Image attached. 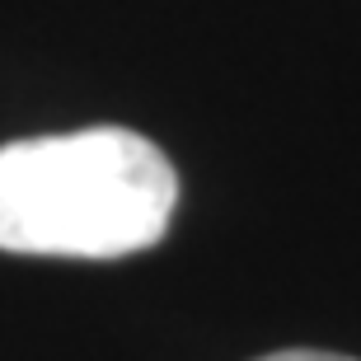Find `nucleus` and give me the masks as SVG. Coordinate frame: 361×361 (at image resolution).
<instances>
[{
	"mask_svg": "<svg viewBox=\"0 0 361 361\" xmlns=\"http://www.w3.org/2000/svg\"><path fill=\"white\" fill-rule=\"evenodd\" d=\"M178 174L127 127L0 146V249L38 258H127L164 240Z\"/></svg>",
	"mask_w": 361,
	"mask_h": 361,
	"instance_id": "nucleus-1",
	"label": "nucleus"
},
{
	"mask_svg": "<svg viewBox=\"0 0 361 361\" xmlns=\"http://www.w3.org/2000/svg\"><path fill=\"white\" fill-rule=\"evenodd\" d=\"M258 361H357V357H343V352H314V348H286V352H268Z\"/></svg>",
	"mask_w": 361,
	"mask_h": 361,
	"instance_id": "nucleus-2",
	"label": "nucleus"
}]
</instances>
